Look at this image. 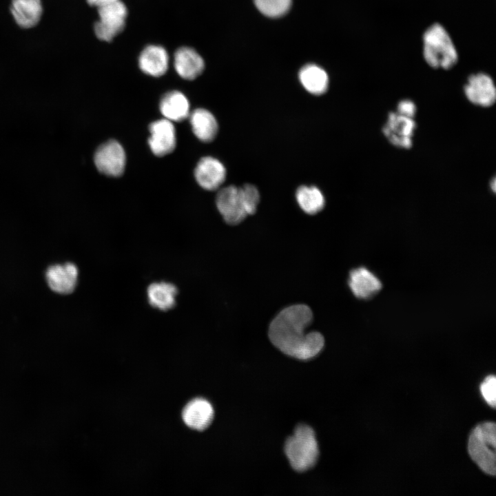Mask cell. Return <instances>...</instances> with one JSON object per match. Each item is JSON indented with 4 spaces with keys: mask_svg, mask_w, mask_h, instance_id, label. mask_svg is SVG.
<instances>
[{
    "mask_svg": "<svg viewBox=\"0 0 496 496\" xmlns=\"http://www.w3.org/2000/svg\"><path fill=\"white\" fill-rule=\"evenodd\" d=\"M312 320L313 313L308 306H289L271 321L269 338L277 349L287 355L300 360L313 358L323 349L324 340L318 331H306Z\"/></svg>",
    "mask_w": 496,
    "mask_h": 496,
    "instance_id": "cell-1",
    "label": "cell"
},
{
    "mask_svg": "<svg viewBox=\"0 0 496 496\" xmlns=\"http://www.w3.org/2000/svg\"><path fill=\"white\" fill-rule=\"evenodd\" d=\"M285 453L296 471L302 472L311 468L319 456V448L313 430L309 426H298L286 441Z\"/></svg>",
    "mask_w": 496,
    "mask_h": 496,
    "instance_id": "cell-2",
    "label": "cell"
},
{
    "mask_svg": "<svg viewBox=\"0 0 496 496\" xmlns=\"http://www.w3.org/2000/svg\"><path fill=\"white\" fill-rule=\"evenodd\" d=\"M424 57L433 68L448 70L457 62L456 48L446 30L439 23L430 26L424 32Z\"/></svg>",
    "mask_w": 496,
    "mask_h": 496,
    "instance_id": "cell-3",
    "label": "cell"
},
{
    "mask_svg": "<svg viewBox=\"0 0 496 496\" xmlns=\"http://www.w3.org/2000/svg\"><path fill=\"white\" fill-rule=\"evenodd\" d=\"M496 428L494 422L478 424L471 433L468 451L473 462L485 473L495 475Z\"/></svg>",
    "mask_w": 496,
    "mask_h": 496,
    "instance_id": "cell-4",
    "label": "cell"
},
{
    "mask_svg": "<svg viewBox=\"0 0 496 496\" xmlns=\"http://www.w3.org/2000/svg\"><path fill=\"white\" fill-rule=\"evenodd\" d=\"M97 8L99 20L94 24L95 34L99 39L110 42L123 30L127 8L120 0H115Z\"/></svg>",
    "mask_w": 496,
    "mask_h": 496,
    "instance_id": "cell-5",
    "label": "cell"
},
{
    "mask_svg": "<svg viewBox=\"0 0 496 496\" xmlns=\"http://www.w3.org/2000/svg\"><path fill=\"white\" fill-rule=\"evenodd\" d=\"M216 203L224 220L229 225H237L251 215L240 187L229 185L220 189Z\"/></svg>",
    "mask_w": 496,
    "mask_h": 496,
    "instance_id": "cell-6",
    "label": "cell"
},
{
    "mask_svg": "<svg viewBox=\"0 0 496 496\" xmlns=\"http://www.w3.org/2000/svg\"><path fill=\"white\" fill-rule=\"evenodd\" d=\"M94 161L99 172L108 176L118 177L125 170V152L118 142L110 140L97 148Z\"/></svg>",
    "mask_w": 496,
    "mask_h": 496,
    "instance_id": "cell-7",
    "label": "cell"
},
{
    "mask_svg": "<svg viewBox=\"0 0 496 496\" xmlns=\"http://www.w3.org/2000/svg\"><path fill=\"white\" fill-rule=\"evenodd\" d=\"M416 123L409 118L391 112L382 127V132L391 144L401 149H410L413 146V138Z\"/></svg>",
    "mask_w": 496,
    "mask_h": 496,
    "instance_id": "cell-8",
    "label": "cell"
},
{
    "mask_svg": "<svg viewBox=\"0 0 496 496\" xmlns=\"http://www.w3.org/2000/svg\"><path fill=\"white\" fill-rule=\"evenodd\" d=\"M464 92L470 103L481 107H490L496 101L494 81L485 73L471 75L464 85Z\"/></svg>",
    "mask_w": 496,
    "mask_h": 496,
    "instance_id": "cell-9",
    "label": "cell"
},
{
    "mask_svg": "<svg viewBox=\"0 0 496 496\" xmlns=\"http://www.w3.org/2000/svg\"><path fill=\"white\" fill-rule=\"evenodd\" d=\"M150 136L148 144L157 156H163L172 152L176 145V135L172 121L163 118L149 125Z\"/></svg>",
    "mask_w": 496,
    "mask_h": 496,
    "instance_id": "cell-10",
    "label": "cell"
},
{
    "mask_svg": "<svg viewBox=\"0 0 496 496\" xmlns=\"http://www.w3.org/2000/svg\"><path fill=\"white\" fill-rule=\"evenodd\" d=\"M198 184L206 190L218 189L226 178V169L218 159L205 156L200 159L194 170Z\"/></svg>",
    "mask_w": 496,
    "mask_h": 496,
    "instance_id": "cell-11",
    "label": "cell"
},
{
    "mask_svg": "<svg viewBox=\"0 0 496 496\" xmlns=\"http://www.w3.org/2000/svg\"><path fill=\"white\" fill-rule=\"evenodd\" d=\"M79 271L71 262L54 265L48 267L45 278L50 288L61 294L73 292L77 285Z\"/></svg>",
    "mask_w": 496,
    "mask_h": 496,
    "instance_id": "cell-12",
    "label": "cell"
},
{
    "mask_svg": "<svg viewBox=\"0 0 496 496\" xmlns=\"http://www.w3.org/2000/svg\"><path fill=\"white\" fill-rule=\"evenodd\" d=\"M348 284L353 295L360 299L373 297L382 288L380 279L370 270L362 267L351 271Z\"/></svg>",
    "mask_w": 496,
    "mask_h": 496,
    "instance_id": "cell-13",
    "label": "cell"
},
{
    "mask_svg": "<svg viewBox=\"0 0 496 496\" xmlns=\"http://www.w3.org/2000/svg\"><path fill=\"white\" fill-rule=\"evenodd\" d=\"M174 65L180 77L187 80H193L203 72L205 63L195 50L189 47H182L174 54Z\"/></svg>",
    "mask_w": 496,
    "mask_h": 496,
    "instance_id": "cell-14",
    "label": "cell"
},
{
    "mask_svg": "<svg viewBox=\"0 0 496 496\" xmlns=\"http://www.w3.org/2000/svg\"><path fill=\"white\" fill-rule=\"evenodd\" d=\"M214 411L211 404L203 398H196L189 402L183 411V419L189 427L203 431L213 420Z\"/></svg>",
    "mask_w": 496,
    "mask_h": 496,
    "instance_id": "cell-15",
    "label": "cell"
},
{
    "mask_svg": "<svg viewBox=\"0 0 496 496\" xmlns=\"http://www.w3.org/2000/svg\"><path fill=\"white\" fill-rule=\"evenodd\" d=\"M10 12L19 27L28 29L40 21L43 6L41 0H12Z\"/></svg>",
    "mask_w": 496,
    "mask_h": 496,
    "instance_id": "cell-16",
    "label": "cell"
},
{
    "mask_svg": "<svg viewBox=\"0 0 496 496\" xmlns=\"http://www.w3.org/2000/svg\"><path fill=\"white\" fill-rule=\"evenodd\" d=\"M169 57L167 51L159 45H148L140 54L138 65L145 74L158 77L167 70Z\"/></svg>",
    "mask_w": 496,
    "mask_h": 496,
    "instance_id": "cell-17",
    "label": "cell"
},
{
    "mask_svg": "<svg viewBox=\"0 0 496 496\" xmlns=\"http://www.w3.org/2000/svg\"><path fill=\"white\" fill-rule=\"evenodd\" d=\"M160 110L165 118L170 121H182L189 116V103L182 92L171 91L161 99Z\"/></svg>",
    "mask_w": 496,
    "mask_h": 496,
    "instance_id": "cell-18",
    "label": "cell"
},
{
    "mask_svg": "<svg viewBox=\"0 0 496 496\" xmlns=\"http://www.w3.org/2000/svg\"><path fill=\"white\" fill-rule=\"evenodd\" d=\"M189 116L192 131L200 141L209 143L215 138L218 132V123L209 110L198 108Z\"/></svg>",
    "mask_w": 496,
    "mask_h": 496,
    "instance_id": "cell-19",
    "label": "cell"
},
{
    "mask_svg": "<svg viewBox=\"0 0 496 496\" xmlns=\"http://www.w3.org/2000/svg\"><path fill=\"white\" fill-rule=\"evenodd\" d=\"M299 79L304 89L312 94H322L328 89V75L316 65L308 64L302 67L299 72Z\"/></svg>",
    "mask_w": 496,
    "mask_h": 496,
    "instance_id": "cell-20",
    "label": "cell"
},
{
    "mask_svg": "<svg viewBox=\"0 0 496 496\" xmlns=\"http://www.w3.org/2000/svg\"><path fill=\"white\" fill-rule=\"evenodd\" d=\"M149 303L154 308L167 311L176 304L177 288L172 283L154 282L147 288Z\"/></svg>",
    "mask_w": 496,
    "mask_h": 496,
    "instance_id": "cell-21",
    "label": "cell"
},
{
    "mask_svg": "<svg viewBox=\"0 0 496 496\" xmlns=\"http://www.w3.org/2000/svg\"><path fill=\"white\" fill-rule=\"evenodd\" d=\"M296 197L300 207L307 214L314 215L324 207L325 200L320 190L314 186L298 188Z\"/></svg>",
    "mask_w": 496,
    "mask_h": 496,
    "instance_id": "cell-22",
    "label": "cell"
},
{
    "mask_svg": "<svg viewBox=\"0 0 496 496\" xmlns=\"http://www.w3.org/2000/svg\"><path fill=\"white\" fill-rule=\"evenodd\" d=\"M292 0H254L258 10L264 15L277 18L285 15L290 9Z\"/></svg>",
    "mask_w": 496,
    "mask_h": 496,
    "instance_id": "cell-23",
    "label": "cell"
},
{
    "mask_svg": "<svg viewBox=\"0 0 496 496\" xmlns=\"http://www.w3.org/2000/svg\"><path fill=\"white\" fill-rule=\"evenodd\" d=\"M481 393L487 402L493 408L496 404V379L494 375L487 376L481 384Z\"/></svg>",
    "mask_w": 496,
    "mask_h": 496,
    "instance_id": "cell-24",
    "label": "cell"
},
{
    "mask_svg": "<svg viewBox=\"0 0 496 496\" xmlns=\"http://www.w3.org/2000/svg\"><path fill=\"white\" fill-rule=\"evenodd\" d=\"M243 196L248 206L251 215L254 214L260 200V194L257 188L251 184H245L240 187Z\"/></svg>",
    "mask_w": 496,
    "mask_h": 496,
    "instance_id": "cell-25",
    "label": "cell"
},
{
    "mask_svg": "<svg viewBox=\"0 0 496 496\" xmlns=\"http://www.w3.org/2000/svg\"><path fill=\"white\" fill-rule=\"evenodd\" d=\"M396 112L402 116L413 118L417 112V107L413 101L404 99L398 103Z\"/></svg>",
    "mask_w": 496,
    "mask_h": 496,
    "instance_id": "cell-26",
    "label": "cell"
},
{
    "mask_svg": "<svg viewBox=\"0 0 496 496\" xmlns=\"http://www.w3.org/2000/svg\"><path fill=\"white\" fill-rule=\"evenodd\" d=\"M114 1L115 0H87V2L89 5L98 8Z\"/></svg>",
    "mask_w": 496,
    "mask_h": 496,
    "instance_id": "cell-27",
    "label": "cell"
},
{
    "mask_svg": "<svg viewBox=\"0 0 496 496\" xmlns=\"http://www.w3.org/2000/svg\"><path fill=\"white\" fill-rule=\"evenodd\" d=\"M490 187L493 192H495V187H496V180L494 177L491 180L490 183Z\"/></svg>",
    "mask_w": 496,
    "mask_h": 496,
    "instance_id": "cell-28",
    "label": "cell"
}]
</instances>
